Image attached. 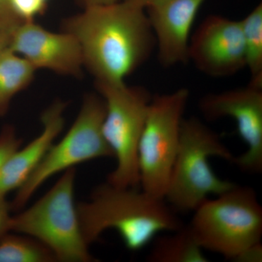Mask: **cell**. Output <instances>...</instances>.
I'll return each instance as SVG.
<instances>
[{"instance_id":"2e32d148","label":"cell","mask_w":262,"mask_h":262,"mask_svg":"<svg viewBox=\"0 0 262 262\" xmlns=\"http://www.w3.org/2000/svg\"><path fill=\"white\" fill-rule=\"evenodd\" d=\"M246 67L251 73L249 85L262 89V5L241 20Z\"/></svg>"},{"instance_id":"3957f363","label":"cell","mask_w":262,"mask_h":262,"mask_svg":"<svg viewBox=\"0 0 262 262\" xmlns=\"http://www.w3.org/2000/svg\"><path fill=\"white\" fill-rule=\"evenodd\" d=\"M211 157L232 163L235 156L220 136L199 119H184L178 152L165 195L176 212L194 211L208 195H220L237 184L216 176L208 161Z\"/></svg>"},{"instance_id":"cb8c5ba5","label":"cell","mask_w":262,"mask_h":262,"mask_svg":"<svg viewBox=\"0 0 262 262\" xmlns=\"http://www.w3.org/2000/svg\"><path fill=\"white\" fill-rule=\"evenodd\" d=\"M10 34L0 31V53L9 47Z\"/></svg>"},{"instance_id":"8992f818","label":"cell","mask_w":262,"mask_h":262,"mask_svg":"<svg viewBox=\"0 0 262 262\" xmlns=\"http://www.w3.org/2000/svg\"><path fill=\"white\" fill-rule=\"evenodd\" d=\"M106 107L99 94L84 96L73 125L59 142L53 144L37 168L16 190L10 202L12 211L23 209L31 198L53 176L79 164L114 158L102 132Z\"/></svg>"},{"instance_id":"44dd1931","label":"cell","mask_w":262,"mask_h":262,"mask_svg":"<svg viewBox=\"0 0 262 262\" xmlns=\"http://www.w3.org/2000/svg\"><path fill=\"white\" fill-rule=\"evenodd\" d=\"M6 196L0 192V238L10 232L12 210L10 202L7 201Z\"/></svg>"},{"instance_id":"e0dca14e","label":"cell","mask_w":262,"mask_h":262,"mask_svg":"<svg viewBox=\"0 0 262 262\" xmlns=\"http://www.w3.org/2000/svg\"><path fill=\"white\" fill-rule=\"evenodd\" d=\"M47 247L25 234L9 232L0 238V262H53Z\"/></svg>"},{"instance_id":"5bb4252c","label":"cell","mask_w":262,"mask_h":262,"mask_svg":"<svg viewBox=\"0 0 262 262\" xmlns=\"http://www.w3.org/2000/svg\"><path fill=\"white\" fill-rule=\"evenodd\" d=\"M158 234L151 241L146 257L149 262H208L189 225L173 232Z\"/></svg>"},{"instance_id":"9c48e42d","label":"cell","mask_w":262,"mask_h":262,"mask_svg":"<svg viewBox=\"0 0 262 262\" xmlns=\"http://www.w3.org/2000/svg\"><path fill=\"white\" fill-rule=\"evenodd\" d=\"M199 108L208 120L230 117L247 150L234 157L233 164L243 172L262 171V89L249 85L202 98Z\"/></svg>"},{"instance_id":"ba28073f","label":"cell","mask_w":262,"mask_h":262,"mask_svg":"<svg viewBox=\"0 0 262 262\" xmlns=\"http://www.w3.org/2000/svg\"><path fill=\"white\" fill-rule=\"evenodd\" d=\"M106 107L103 137L113 150L117 165L106 182L122 187H140L138 146L151 96L141 86L96 84Z\"/></svg>"},{"instance_id":"6da1fadb","label":"cell","mask_w":262,"mask_h":262,"mask_svg":"<svg viewBox=\"0 0 262 262\" xmlns=\"http://www.w3.org/2000/svg\"><path fill=\"white\" fill-rule=\"evenodd\" d=\"M62 29L77 39L96 84L125 83L156 46L145 9L127 0L85 7L65 19Z\"/></svg>"},{"instance_id":"7c38bea8","label":"cell","mask_w":262,"mask_h":262,"mask_svg":"<svg viewBox=\"0 0 262 262\" xmlns=\"http://www.w3.org/2000/svg\"><path fill=\"white\" fill-rule=\"evenodd\" d=\"M206 0H158L145 11L158 47V58L165 67L189 61L190 33Z\"/></svg>"},{"instance_id":"52a82bcc","label":"cell","mask_w":262,"mask_h":262,"mask_svg":"<svg viewBox=\"0 0 262 262\" xmlns=\"http://www.w3.org/2000/svg\"><path fill=\"white\" fill-rule=\"evenodd\" d=\"M189 97L187 89L151 97L138 146L139 186L151 195L165 199Z\"/></svg>"},{"instance_id":"30bf717a","label":"cell","mask_w":262,"mask_h":262,"mask_svg":"<svg viewBox=\"0 0 262 262\" xmlns=\"http://www.w3.org/2000/svg\"><path fill=\"white\" fill-rule=\"evenodd\" d=\"M188 58L203 73L213 77L233 75L246 67L241 20L210 15L189 40Z\"/></svg>"},{"instance_id":"5b68a950","label":"cell","mask_w":262,"mask_h":262,"mask_svg":"<svg viewBox=\"0 0 262 262\" xmlns=\"http://www.w3.org/2000/svg\"><path fill=\"white\" fill-rule=\"evenodd\" d=\"M189 227L201 247L237 261L261 244L262 207L253 188L235 186L194 210Z\"/></svg>"},{"instance_id":"4fadbf2b","label":"cell","mask_w":262,"mask_h":262,"mask_svg":"<svg viewBox=\"0 0 262 262\" xmlns=\"http://www.w3.org/2000/svg\"><path fill=\"white\" fill-rule=\"evenodd\" d=\"M67 103L54 101L41 115L42 130L24 147L10 157L0 173V192L7 194L17 190L37 168L64 127L63 113Z\"/></svg>"},{"instance_id":"277c9868","label":"cell","mask_w":262,"mask_h":262,"mask_svg":"<svg viewBox=\"0 0 262 262\" xmlns=\"http://www.w3.org/2000/svg\"><path fill=\"white\" fill-rule=\"evenodd\" d=\"M75 168L65 170L32 206L12 215L10 232L37 239L56 261H96L81 230L75 203Z\"/></svg>"},{"instance_id":"d4e9b609","label":"cell","mask_w":262,"mask_h":262,"mask_svg":"<svg viewBox=\"0 0 262 262\" xmlns=\"http://www.w3.org/2000/svg\"><path fill=\"white\" fill-rule=\"evenodd\" d=\"M127 1L145 9L146 7L152 4L153 3L158 1V0H127Z\"/></svg>"},{"instance_id":"8fae6325","label":"cell","mask_w":262,"mask_h":262,"mask_svg":"<svg viewBox=\"0 0 262 262\" xmlns=\"http://www.w3.org/2000/svg\"><path fill=\"white\" fill-rule=\"evenodd\" d=\"M8 48L37 70L45 69L77 78L82 75L80 46L70 33L52 32L34 20L24 21L10 34Z\"/></svg>"},{"instance_id":"603a6c76","label":"cell","mask_w":262,"mask_h":262,"mask_svg":"<svg viewBox=\"0 0 262 262\" xmlns=\"http://www.w3.org/2000/svg\"><path fill=\"white\" fill-rule=\"evenodd\" d=\"M122 0H81L84 8L89 6H96V5H106L114 4Z\"/></svg>"},{"instance_id":"7a4b0ae2","label":"cell","mask_w":262,"mask_h":262,"mask_svg":"<svg viewBox=\"0 0 262 262\" xmlns=\"http://www.w3.org/2000/svg\"><path fill=\"white\" fill-rule=\"evenodd\" d=\"M81 230L88 245L108 229L117 231L130 251L147 246L158 234L184 226L164 198L140 187H122L108 182L97 186L87 201L77 204Z\"/></svg>"},{"instance_id":"ac0fdd59","label":"cell","mask_w":262,"mask_h":262,"mask_svg":"<svg viewBox=\"0 0 262 262\" xmlns=\"http://www.w3.org/2000/svg\"><path fill=\"white\" fill-rule=\"evenodd\" d=\"M50 0H10L12 8L23 21L34 20L48 9Z\"/></svg>"},{"instance_id":"9a60e30c","label":"cell","mask_w":262,"mask_h":262,"mask_svg":"<svg viewBox=\"0 0 262 262\" xmlns=\"http://www.w3.org/2000/svg\"><path fill=\"white\" fill-rule=\"evenodd\" d=\"M36 71L9 48L0 53V117L8 113L13 98L30 85Z\"/></svg>"},{"instance_id":"d6986e66","label":"cell","mask_w":262,"mask_h":262,"mask_svg":"<svg viewBox=\"0 0 262 262\" xmlns=\"http://www.w3.org/2000/svg\"><path fill=\"white\" fill-rule=\"evenodd\" d=\"M22 145V140L17 136L14 127L5 125L0 131V173L7 162Z\"/></svg>"},{"instance_id":"7402d4cb","label":"cell","mask_w":262,"mask_h":262,"mask_svg":"<svg viewBox=\"0 0 262 262\" xmlns=\"http://www.w3.org/2000/svg\"><path fill=\"white\" fill-rule=\"evenodd\" d=\"M262 259V246L258 244L250 248L245 251L238 258L237 261L241 262H258Z\"/></svg>"},{"instance_id":"ffe728a7","label":"cell","mask_w":262,"mask_h":262,"mask_svg":"<svg viewBox=\"0 0 262 262\" xmlns=\"http://www.w3.org/2000/svg\"><path fill=\"white\" fill-rule=\"evenodd\" d=\"M22 23L13 11L10 0H0V31L10 34Z\"/></svg>"}]
</instances>
